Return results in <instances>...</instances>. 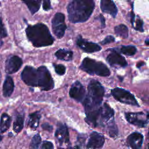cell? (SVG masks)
Returning <instances> with one entry per match:
<instances>
[{
  "label": "cell",
  "mask_w": 149,
  "mask_h": 149,
  "mask_svg": "<svg viewBox=\"0 0 149 149\" xmlns=\"http://www.w3.org/2000/svg\"><path fill=\"white\" fill-rule=\"evenodd\" d=\"M94 7V0H72L67 7L69 21L72 23L86 21L91 15Z\"/></svg>",
  "instance_id": "1"
},
{
  "label": "cell",
  "mask_w": 149,
  "mask_h": 149,
  "mask_svg": "<svg viewBox=\"0 0 149 149\" xmlns=\"http://www.w3.org/2000/svg\"><path fill=\"white\" fill-rule=\"evenodd\" d=\"M26 33L29 40L36 47L51 45L54 41L48 28L42 23L28 26Z\"/></svg>",
  "instance_id": "2"
},
{
  "label": "cell",
  "mask_w": 149,
  "mask_h": 149,
  "mask_svg": "<svg viewBox=\"0 0 149 149\" xmlns=\"http://www.w3.org/2000/svg\"><path fill=\"white\" fill-rule=\"evenodd\" d=\"M104 93V88L100 82L95 80L90 81L88 86V94L83 102L86 112L100 107Z\"/></svg>",
  "instance_id": "3"
},
{
  "label": "cell",
  "mask_w": 149,
  "mask_h": 149,
  "mask_svg": "<svg viewBox=\"0 0 149 149\" xmlns=\"http://www.w3.org/2000/svg\"><path fill=\"white\" fill-rule=\"evenodd\" d=\"M80 68L92 75L108 76L111 74L109 69L105 64L89 58H86L83 59Z\"/></svg>",
  "instance_id": "4"
},
{
  "label": "cell",
  "mask_w": 149,
  "mask_h": 149,
  "mask_svg": "<svg viewBox=\"0 0 149 149\" xmlns=\"http://www.w3.org/2000/svg\"><path fill=\"white\" fill-rule=\"evenodd\" d=\"M38 73V87L42 90L48 91L54 87V83L48 69L41 66L37 69Z\"/></svg>",
  "instance_id": "5"
},
{
  "label": "cell",
  "mask_w": 149,
  "mask_h": 149,
  "mask_svg": "<svg viewBox=\"0 0 149 149\" xmlns=\"http://www.w3.org/2000/svg\"><path fill=\"white\" fill-rule=\"evenodd\" d=\"M111 94L116 100L120 102L131 105L139 106L134 96L123 88L119 87L113 88L111 90Z\"/></svg>",
  "instance_id": "6"
},
{
  "label": "cell",
  "mask_w": 149,
  "mask_h": 149,
  "mask_svg": "<svg viewBox=\"0 0 149 149\" xmlns=\"http://www.w3.org/2000/svg\"><path fill=\"white\" fill-rule=\"evenodd\" d=\"M52 28L54 34L58 38H61L65 34L66 25L65 23V15L56 13L52 20Z\"/></svg>",
  "instance_id": "7"
},
{
  "label": "cell",
  "mask_w": 149,
  "mask_h": 149,
  "mask_svg": "<svg viewBox=\"0 0 149 149\" xmlns=\"http://www.w3.org/2000/svg\"><path fill=\"white\" fill-rule=\"evenodd\" d=\"M21 78L28 86L33 87L38 86L37 70L32 66H25L21 73Z\"/></svg>",
  "instance_id": "8"
},
{
  "label": "cell",
  "mask_w": 149,
  "mask_h": 149,
  "mask_svg": "<svg viewBox=\"0 0 149 149\" xmlns=\"http://www.w3.org/2000/svg\"><path fill=\"white\" fill-rule=\"evenodd\" d=\"M125 117L130 123L139 127H145L149 119V115H145L144 113H125Z\"/></svg>",
  "instance_id": "9"
},
{
  "label": "cell",
  "mask_w": 149,
  "mask_h": 149,
  "mask_svg": "<svg viewBox=\"0 0 149 149\" xmlns=\"http://www.w3.org/2000/svg\"><path fill=\"white\" fill-rule=\"evenodd\" d=\"M23 64L22 60L16 55L9 56L5 63V71L8 74L16 72Z\"/></svg>",
  "instance_id": "10"
},
{
  "label": "cell",
  "mask_w": 149,
  "mask_h": 149,
  "mask_svg": "<svg viewBox=\"0 0 149 149\" xmlns=\"http://www.w3.org/2000/svg\"><path fill=\"white\" fill-rule=\"evenodd\" d=\"M86 90L83 85L78 81L74 82L69 91L70 97L77 101L79 102H81L84 99Z\"/></svg>",
  "instance_id": "11"
},
{
  "label": "cell",
  "mask_w": 149,
  "mask_h": 149,
  "mask_svg": "<svg viewBox=\"0 0 149 149\" xmlns=\"http://www.w3.org/2000/svg\"><path fill=\"white\" fill-rule=\"evenodd\" d=\"M114 115L113 110L107 103H104L102 107H100V112L98 120L101 125H104L105 123L110 122ZM113 120V119H112Z\"/></svg>",
  "instance_id": "12"
},
{
  "label": "cell",
  "mask_w": 149,
  "mask_h": 149,
  "mask_svg": "<svg viewBox=\"0 0 149 149\" xmlns=\"http://www.w3.org/2000/svg\"><path fill=\"white\" fill-rule=\"evenodd\" d=\"M55 136L57 139L59 145L66 144L69 141V135L67 126L62 123H59L55 131Z\"/></svg>",
  "instance_id": "13"
},
{
  "label": "cell",
  "mask_w": 149,
  "mask_h": 149,
  "mask_svg": "<svg viewBox=\"0 0 149 149\" xmlns=\"http://www.w3.org/2000/svg\"><path fill=\"white\" fill-rule=\"evenodd\" d=\"M105 141V139L102 134L94 132L91 133L86 147L87 148H100Z\"/></svg>",
  "instance_id": "14"
},
{
  "label": "cell",
  "mask_w": 149,
  "mask_h": 149,
  "mask_svg": "<svg viewBox=\"0 0 149 149\" xmlns=\"http://www.w3.org/2000/svg\"><path fill=\"white\" fill-rule=\"evenodd\" d=\"M77 45L84 51L86 52H94L99 51L101 49V47L98 44L88 41L86 40L83 39L81 37H79L77 41Z\"/></svg>",
  "instance_id": "15"
},
{
  "label": "cell",
  "mask_w": 149,
  "mask_h": 149,
  "mask_svg": "<svg viewBox=\"0 0 149 149\" xmlns=\"http://www.w3.org/2000/svg\"><path fill=\"white\" fill-rule=\"evenodd\" d=\"M107 60V62L112 66L125 67L127 65L125 58L116 51H113L110 53L108 55Z\"/></svg>",
  "instance_id": "16"
},
{
  "label": "cell",
  "mask_w": 149,
  "mask_h": 149,
  "mask_svg": "<svg viewBox=\"0 0 149 149\" xmlns=\"http://www.w3.org/2000/svg\"><path fill=\"white\" fill-rule=\"evenodd\" d=\"M100 7L103 12L111 15L113 17H116L118 9L112 0H101Z\"/></svg>",
  "instance_id": "17"
},
{
  "label": "cell",
  "mask_w": 149,
  "mask_h": 149,
  "mask_svg": "<svg viewBox=\"0 0 149 149\" xmlns=\"http://www.w3.org/2000/svg\"><path fill=\"white\" fill-rule=\"evenodd\" d=\"M127 141L132 148L136 149L140 148L143 142V136L140 133L134 132L128 136Z\"/></svg>",
  "instance_id": "18"
},
{
  "label": "cell",
  "mask_w": 149,
  "mask_h": 149,
  "mask_svg": "<svg viewBox=\"0 0 149 149\" xmlns=\"http://www.w3.org/2000/svg\"><path fill=\"white\" fill-rule=\"evenodd\" d=\"M14 86V82L12 78L9 76H6L3 84L2 91L3 96L5 97H10L13 91Z\"/></svg>",
  "instance_id": "19"
},
{
  "label": "cell",
  "mask_w": 149,
  "mask_h": 149,
  "mask_svg": "<svg viewBox=\"0 0 149 149\" xmlns=\"http://www.w3.org/2000/svg\"><path fill=\"white\" fill-rule=\"evenodd\" d=\"M55 55L59 59L70 61L73 58V52L65 49H59L55 53Z\"/></svg>",
  "instance_id": "20"
},
{
  "label": "cell",
  "mask_w": 149,
  "mask_h": 149,
  "mask_svg": "<svg viewBox=\"0 0 149 149\" xmlns=\"http://www.w3.org/2000/svg\"><path fill=\"white\" fill-rule=\"evenodd\" d=\"M41 118V115L39 112H36L29 115L28 119L27 125L29 126L31 129H36L39 124L40 119Z\"/></svg>",
  "instance_id": "21"
},
{
  "label": "cell",
  "mask_w": 149,
  "mask_h": 149,
  "mask_svg": "<svg viewBox=\"0 0 149 149\" xmlns=\"http://www.w3.org/2000/svg\"><path fill=\"white\" fill-rule=\"evenodd\" d=\"M11 118L7 113H3L1 117L0 120V132L1 133L5 132L10 127Z\"/></svg>",
  "instance_id": "22"
},
{
  "label": "cell",
  "mask_w": 149,
  "mask_h": 149,
  "mask_svg": "<svg viewBox=\"0 0 149 149\" xmlns=\"http://www.w3.org/2000/svg\"><path fill=\"white\" fill-rule=\"evenodd\" d=\"M27 5L32 15H34L40 9L41 0H22Z\"/></svg>",
  "instance_id": "23"
},
{
  "label": "cell",
  "mask_w": 149,
  "mask_h": 149,
  "mask_svg": "<svg viewBox=\"0 0 149 149\" xmlns=\"http://www.w3.org/2000/svg\"><path fill=\"white\" fill-rule=\"evenodd\" d=\"M23 124H24V115L21 113H18L16 115L13 123V129L14 131L16 133L20 132L23 127Z\"/></svg>",
  "instance_id": "24"
},
{
  "label": "cell",
  "mask_w": 149,
  "mask_h": 149,
  "mask_svg": "<svg viewBox=\"0 0 149 149\" xmlns=\"http://www.w3.org/2000/svg\"><path fill=\"white\" fill-rule=\"evenodd\" d=\"M115 34L122 38H127L129 36L128 29L124 24H119L114 28Z\"/></svg>",
  "instance_id": "25"
},
{
  "label": "cell",
  "mask_w": 149,
  "mask_h": 149,
  "mask_svg": "<svg viewBox=\"0 0 149 149\" xmlns=\"http://www.w3.org/2000/svg\"><path fill=\"white\" fill-rule=\"evenodd\" d=\"M120 52L124 55L127 56H133L136 53L137 49L133 45L122 46L120 48Z\"/></svg>",
  "instance_id": "26"
},
{
  "label": "cell",
  "mask_w": 149,
  "mask_h": 149,
  "mask_svg": "<svg viewBox=\"0 0 149 149\" xmlns=\"http://www.w3.org/2000/svg\"><path fill=\"white\" fill-rule=\"evenodd\" d=\"M108 133L109 136L112 138H115L118 136V128L115 122H113V120H111L108 126Z\"/></svg>",
  "instance_id": "27"
},
{
  "label": "cell",
  "mask_w": 149,
  "mask_h": 149,
  "mask_svg": "<svg viewBox=\"0 0 149 149\" xmlns=\"http://www.w3.org/2000/svg\"><path fill=\"white\" fill-rule=\"evenodd\" d=\"M41 143V138L39 134V133H37L34 136V137L32 138L30 147L31 148H38Z\"/></svg>",
  "instance_id": "28"
},
{
  "label": "cell",
  "mask_w": 149,
  "mask_h": 149,
  "mask_svg": "<svg viewBox=\"0 0 149 149\" xmlns=\"http://www.w3.org/2000/svg\"><path fill=\"white\" fill-rule=\"evenodd\" d=\"M55 72L59 75H63L66 72V68L62 64H54Z\"/></svg>",
  "instance_id": "29"
},
{
  "label": "cell",
  "mask_w": 149,
  "mask_h": 149,
  "mask_svg": "<svg viewBox=\"0 0 149 149\" xmlns=\"http://www.w3.org/2000/svg\"><path fill=\"white\" fill-rule=\"evenodd\" d=\"M134 29L137 30L139 31L140 32H143L144 30H143V21L138 18L136 21V26H134Z\"/></svg>",
  "instance_id": "30"
},
{
  "label": "cell",
  "mask_w": 149,
  "mask_h": 149,
  "mask_svg": "<svg viewBox=\"0 0 149 149\" xmlns=\"http://www.w3.org/2000/svg\"><path fill=\"white\" fill-rule=\"evenodd\" d=\"M7 36V33L4 25L2 23V19L0 18V37L3 38Z\"/></svg>",
  "instance_id": "31"
},
{
  "label": "cell",
  "mask_w": 149,
  "mask_h": 149,
  "mask_svg": "<svg viewBox=\"0 0 149 149\" xmlns=\"http://www.w3.org/2000/svg\"><path fill=\"white\" fill-rule=\"evenodd\" d=\"M41 148H45V149H52L54 148V146H53V144L50 141H44L42 143Z\"/></svg>",
  "instance_id": "32"
},
{
  "label": "cell",
  "mask_w": 149,
  "mask_h": 149,
  "mask_svg": "<svg viewBox=\"0 0 149 149\" xmlns=\"http://www.w3.org/2000/svg\"><path fill=\"white\" fill-rule=\"evenodd\" d=\"M114 41H115V38L112 36H108L105 38V39L103 41L101 42V43L103 45H105V44H107L112 42H113Z\"/></svg>",
  "instance_id": "33"
},
{
  "label": "cell",
  "mask_w": 149,
  "mask_h": 149,
  "mask_svg": "<svg viewBox=\"0 0 149 149\" xmlns=\"http://www.w3.org/2000/svg\"><path fill=\"white\" fill-rule=\"evenodd\" d=\"M42 7H43L44 10H49L51 8L49 1H48V0H43Z\"/></svg>",
  "instance_id": "34"
},
{
  "label": "cell",
  "mask_w": 149,
  "mask_h": 149,
  "mask_svg": "<svg viewBox=\"0 0 149 149\" xmlns=\"http://www.w3.org/2000/svg\"><path fill=\"white\" fill-rule=\"evenodd\" d=\"M41 127H42L43 129L46 130H48V131H49V132H52V129H53L52 126L51 125H49L48 123H47L42 124V126H41Z\"/></svg>",
  "instance_id": "35"
},
{
  "label": "cell",
  "mask_w": 149,
  "mask_h": 149,
  "mask_svg": "<svg viewBox=\"0 0 149 149\" xmlns=\"http://www.w3.org/2000/svg\"><path fill=\"white\" fill-rule=\"evenodd\" d=\"M100 21H101V26L102 27H105V19L104 17H103V16L102 15H100L98 17V18Z\"/></svg>",
  "instance_id": "36"
},
{
  "label": "cell",
  "mask_w": 149,
  "mask_h": 149,
  "mask_svg": "<svg viewBox=\"0 0 149 149\" xmlns=\"http://www.w3.org/2000/svg\"><path fill=\"white\" fill-rule=\"evenodd\" d=\"M130 17H131V23L132 24L133 26L134 24V14L133 12H131V15H130Z\"/></svg>",
  "instance_id": "37"
},
{
  "label": "cell",
  "mask_w": 149,
  "mask_h": 149,
  "mask_svg": "<svg viewBox=\"0 0 149 149\" xmlns=\"http://www.w3.org/2000/svg\"><path fill=\"white\" fill-rule=\"evenodd\" d=\"M145 44L147 45H149V39L146 40L145 41Z\"/></svg>",
  "instance_id": "38"
},
{
  "label": "cell",
  "mask_w": 149,
  "mask_h": 149,
  "mask_svg": "<svg viewBox=\"0 0 149 149\" xmlns=\"http://www.w3.org/2000/svg\"><path fill=\"white\" fill-rule=\"evenodd\" d=\"M142 64H143V62H140V63H137V67H140V66L142 65Z\"/></svg>",
  "instance_id": "39"
},
{
  "label": "cell",
  "mask_w": 149,
  "mask_h": 149,
  "mask_svg": "<svg viewBox=\"0 0 149 149\" xmlns=\"http://www.w3.org/2000/svg\"><path fill=\"white\" fill-rule=\"evenodd\" d=\"M2 44H3V41L0 39V48L1 47V46L2 45Z\"/></svg>",
  "instance_id": "40"
},
{
  "label": "cell",
  "mask_w": 149,
  "mask_h": 149,
  "mask_svg": "<svg viewBox=\"0 0 149 149\" xmlns=\"http://www.w3.org/2000/svg\"><path fill=\"white\" fill-rule=\"evenodd\" d=\"M2 138H3V136H2V135H1V134H0V142L2 141Z\"/></svg>",
  "instance_id": "41"
},
{
  "label": "cell",
  "mask_w": 149,
  "mask_h": 149,
  "mask_svg": "<svg viewBox=\"0 0 149 149\" xmlns=\"http://www.w3.org/2000/svg\"><path fill=\"white\" fill-rule=\"evenodd\" d=\"M1 74L0 73V82H1Z\"/></svg>",
  "instance_id": "42"
},
{
  "label": "cell",
  "mask_w": 149,
  "mask_h": 149,
  "mask_svg": "<svg viewBox=\"0 0 149 149\" xmlns=\"http://www.w3.org/2000/svg\"><path fill=\"white\" fill-rule=\"evenodd\" d=\"M148 137H149V129H148Z\"/></svg>",
  "instance_id": "43"
},
{
  "label": "cell",
  "mask_w": 149,
  "mask_h": 149,
  "mask_svg": "<svg viewBox=\"0 0 149 149\" xmlns=\"http://www.w3.org/2000/svg\"><path fill=\"white\" fill-rule=\"evenodd\" d=\"M48 1H49V0H48Z\"/></svg>",
  "instance_id": "44"
}]
</instances>
